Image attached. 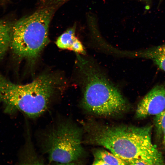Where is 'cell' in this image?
<instances>
[{
    "label": "cell",
    "mask_w": 165,
    "mask_h": 165,
    "mask_svg": "<svg viewBox=\"0 0 165 165\" xmlns=\"http://www.w3.org/2000/svg\"><path fill=\"white\" fill-rule=\"evenodd\" d=\"M86 67L84 70L86 77L83 100L84 108L91 113L102 116L123 111L126 103L118 90L94 69Z\"/></svg>",
    "instance_id": "cell-4"
},
{
    "label": "cell",
    "mask_w": 165,
    "mask_h": 165,
    "mask_svg": "<svg viewBox=\"0 0 165 165\" xmlns=\"http://www.w3.org/2000/svg\"><path fill=\"white\" fill-rule=\"evenodd\" d=\"M152 129L148 126L99 127L92 131L91 138L127 163L140 159L148 165L164 164L162 153L152 143Z\"/></svg>",
    "instance_id": "cell-1"
},
{
    "label": "cell",
    "mask_w": 165,
    "mask_h": 165,
    "mask_svg": "<svg viewBox=\"0 0 165 165\" xmlns=\"http://www.w3.org/2000/svg\"><path fill=\"white\" fill-rule=\"evenodd\" d=\"M162 0H160V2H161L162 1Z\"/></svg>",
    "instance_id": "cell-16"
},
{
    "label": "cell",
    "mask_w": 165,
    "mask_h": 165,
    "mask_svg": "<svg viewBox=\"0 0 165 165\" xmlns=\"http://www.w3.org/2000/svg\"><path fill=\"white\" fill-rule=\"evenodd\" d=\"M145 1L146 2L148 3L151 1V0H142Z\"/></svg>",
    "instance_id": "cell-15"
},
{
    "label": "cell",
    "mask_w": 165,
    "mask_h": 165,
    "mask_svg": "<svg viewBox=\"0 0 165 165\" xmlns=\"http://www.w3.org/2000/svg\"><path fill=\"white\" fill-rule=\"evenodd\" d=\"M134 55L151 60L165 72V44L145 48L134 53Z\"/></svg>",
    "instance_id": "cell-7"
},
{
    "label": "cell",
    "mask_w": 165,
    "mask_h": 165,
    "mask_svg": "<svg viewBox=\"0 0 165 165\" xmlns=\"http://www.w3.org/2000/svg\"><path fill=\"white\" fill-rule=\"evenodd\" d=\"M51 0L52 1H53L54 2H60L61 1H62L64 0Z\"/></svg>",
    "instance_id": "cell-14"
},
{
    "label": "cell",
    "mask_w": 165,
    "mask_h": 165,
    "mask_svg": "<svg viewBox=\"0 0 165 165\" xmlns=\"http://www.w3.org/2000/svg\"><path fill=\"white\" fill-rule=\"evenodd\" d=\"M163 142L165 145V130L163 133Z\"/></svg>",
    "instance_id": "cell-13"
},
{
    "label": "cell",
    "mask_w": 165,
    "mask_h": 165,
    "mask_svg": "<svg viewBox=\"0 0 165 165\" xmlns=\"http://www.w3.org/2000/svg\"><path fill=\"white\" fill-rule=\"evenodd\" d=\"M44 138L43 148L50 162L67 164L77 160L83 153L81 131L67 121L51 128Z\"/></svg>",
    "instance_id": "cell-5"
},
{
    "label": "cell",
    "mask_w": 165,
    "mask_h": 165,
    "mask_svg": "<svg viewBox=\"0 0 165 165\" xmlns=\"http://www.w3.org/2000/svg\"><path fill=\"white\" fill-rule=\"evenodd\" d=\"M75 27L68 29L57 38L56 44L58 47L71 50L72 46L77 38L75 35Z\"/></svg>",
    "instance_id": "cell-10"
},
{
    "label": "cell",
    "mask_w": 165,
    "mask_h": 165,
    "mask_svg": "<svg viewBox=\"0 0 165 165\" xmlns=\"http://www.w3.org/2000/svg\"><path fill=\"white\" fill-rule=\"evenodd\" d=\"M8 0H0V5L6 3Z\"/></svg>",
    "instance_id": "cell-12"
},
{
    "label": "cell",
    "mask_w": 165,
    "mask_h": 165,
    "mask_svg": "<svg viewBox=\"0 0 165 165\" xmlns=\"http://www.w3.org/2000/svg\"><path fill=\"white\" fill-rule=\"evenodd\" d=\"M165 108V86L157 85L153 87L138 103L136 111L138 119L155 116Z\"/></svg>",
    "instance_id": "cell-6"
},
{
    "label": "cell",
    "mask_w": 165,
    "mask_h": 165,
    "mask_svg": "<svg viewBox=\"0 0 165 165\" xmlns=\"http://www.w3.org/2000/svg\"><path fill=\"white\" fill-rule=\"evenodd\" d=\"M56 82L51 76L43 75L28 84H17L0 73V102L6 112L20 111L31 118L38 117L47 109Z\"/></svg>",
    "instance_id": "cell-2"
},
{
    "label": "cell",
    "mask_w": 165,
    "mask_h": 165,
    "mask_svg": "<svg viewBox=\"0 0 165 165\" xmlns=\"http://www.w3.org/2000/svg\"><path fill=\"white\" fill-rule=\"evenodd\" d=\"M13 25L6 21L0 20V60L9 47Z\"/></svg>",
    "instance_id": "cell-9"
},
{
    "label": "cell",
    "mask_w": 165,
    "mask_h": 165,
    "mask_svg": "<svg viewBox=\"0 0 165 165\" xmlns=\"http://www.w3.org/2000/svg\"><path fill=\"white\" fill-rule=\"evenodd\" d=\"M155 124L158 131L160 134L163 133L165 130V108L156 116Z\"/></svg>",
    "instance_id": "cell-11"
},
{
    "label": "cell",
    "mask_w": 165,
    "mask_h": 165,
    "mask_svg": "<svg viewBox=\"0 0 165 165\" xmlns=\"http://www.w3.org/2000/svg\"><path fill=\"white\" fill-rule=\"evenodd\" d=\"M93 153L94 158L93 165H128L125 161L111 152L103 149H96L94 151Z\"/></svg>",
    "instance_id": "cell-8"
},
{
    "label": "cell",
    "mask_w": 165,
    "mask_h": 165,
    "mask_svg": "<svg viewBox=\"0 0 165 165\" xmlns=\"http://www.w3.org/2000/svg\"><path fill=\"white\" fill-rule=\"evenodd\" d=\"M53 10L42 9L14 24L9 47L17 57L35 60L47 43L48 29Z\"/></svg>",
    "instance_id": "cell-3"
}]
</instances>
